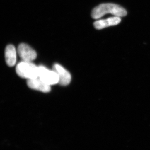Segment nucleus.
I'll use <instances>...</instances> for the list:
<instances>
[{
  "mask_svg": "<svg viewBox=\"0 0 150 150\" xmlns=\"http://www.w3.org/2000/svg\"><path fill=\"white\" fill-rule=\"evenodd\" d=\"M27 84L30 88L42 92L48 93L51 90V86L44 83L39 77L27 80Z\"/></svg>",
  "mask_w": 150,
  "mask_h": 150,
  "instance_id": "nucleus-6",
  "label": "nucleus"
},
{
  "mask_svg": "<svg viewBox=\"0 0 150 150\" xmlns=\"http://www.w3.org/2000/svg\"><path fill=\"white\" fill-rule=\"evenodd\" d=\"M53 70L59 77V83L62 86H67L71 83V74L61 65L56 64L53 66Z\"/></svg>",
  "mask_w": 150,
  "mask_h": 150,
  "instance_id": "nucleus-5",
  "label": "nucleus"
},
{
  "mask_svg": "<svg viewBox=\"0 0 150 150\" xmlns=\"http://www.w3.org/2000/svg\"><path fill=\"white\" fill-rule=\"evenodd\" d=\"M17 51L19 56L23 61L32 62L37 57V54L35 50L25 43L20 44Z\"/></svg>",
  "mask_w": 150,
  "mask_h": 150,
  "instance_id": "nucleus-4",
  "label": "nucleus"
},
{
  "mask_svg": "<svg viewBox=\"0 0 150 150\" xmlns=\"http://www.w3.org/2000/svg\"><path fill=\"white\" fill-rule=\"evenodd\" d=\"M125 9L118 5L114 4H103L99 5L93 10L91 16L95 19L102 17L106 14H111L115 16L123 17L127 15Z\"/></svg>",
  "mask_w": 150,
  "mask_h": 150,
  "instance_id": "nucleus-1",
  "label": "nucleus"
},
{
  "mask_svg": "<svg viewBox=\"0 0 150 150\" xmlns=\"http://www.w3.org/2000/svg\"><path fill=\"white\" fill-rule=\"evenodd\" d=\"M121 21V19L119 17H112L106 19L97 21L94 23L93 25L96 29L100 30L109 26L117 25Z\"/></svg>",
  "mask_w": 150,
  "mask_h": 150,
  "instance_id": "nucleus-7",
  "label": "nucleus"
},
{
  "mask_svg": "<svg viewBox=\"0 0 150 150\" xmlns=\"http://www.w3.org/2000/svg\"><path fill=\"white\" fill-rule=\"evenodd\" d=\"M38 77L49 86L59 83L58 75L54 70H50L43 66L38 67Z\"/></svg>",
  "mask_w": 150,
  "mask_h": 150,
  "instance_id": "nucleus-3",
  "label": "nucleus"
},
{
  "mask_svg": "<svg viewBox=\"0 0 150 150\" xmlns=\"http://www.w3.org/2000/svg\"><path fill=\"white\" fill-rule=\"evenodd\" d=\"M16 72L20 77L27 80L38 77V67L32 62H19L17 65Z\"/></svg>",
  "mask_w": 150,
  "mask_h": 150,
  "instance_id": "nucleus-2",
  "label": "nucleus"
},
{
  "mask_svg": "<svg viewBox=\"0 0 150 150\" xmlns=\"http://www.w3.org/2000/svg\"><path fill=\"white\" fill-rule=\"evenodd\" d=\"M6 63L9 67L14 66L16 62V51L15 47L12 45L6 46L5 51Z\"/></svg>",
  "mask_w": 150,
  "mask_h": 150,
  "instance_id": "nucleus-8",
  "label": "nucleus"
}]
</instances>
